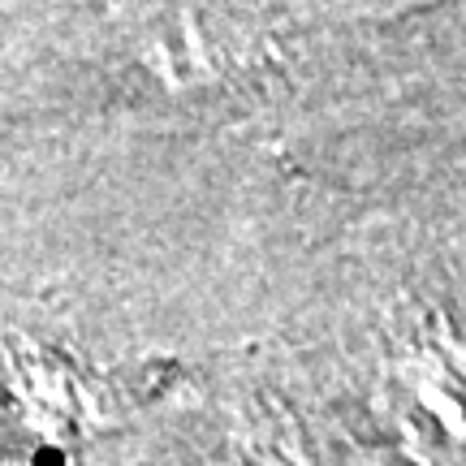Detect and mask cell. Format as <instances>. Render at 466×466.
I'll list each match as a JSON object with an SVG mask.
<instances>
[{
  "instance_id": "cell-1",
  "label": "cell",
  "mask_w": 466,
  "mask_h": 466,
  "mask_svg": "<svg viewBox=\"0 0 466 466\" xmlns=\"http://www.w3.org/2000/svg\"><path fill=\"white\" fill-rule=\"evenodd\" d=\"M389 393L423 445H466V337L450 324H419L393 350Z\"/></svg>"
}]
</instances>
